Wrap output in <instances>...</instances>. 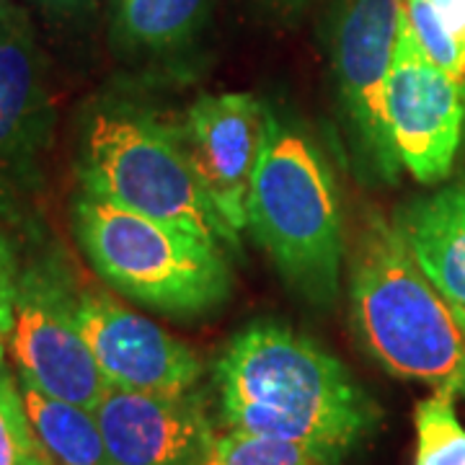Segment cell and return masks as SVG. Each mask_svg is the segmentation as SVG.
Segmentation results:
<instances>
[{
  "instance_id": "obj_16",
  "label": "cell",
  "mask_w": 465,
  "mask_h": 465,
  "mask_svg": "<svg viewBox=\"0 0 465 465\" xmlns=\"http://www.w3.org/2000/svg\"><path fill=\"white\" fill-rule=\"evenodd\" d=\"M414 463L465 465V427L455 411V393L437 388L414 409Z\"/></svg>"
},
{
  "instance_id": "obj_5",
  "label": "cell",
  "mask_w": 465,
  "mask_h": 465,
  "mask_svg": "<svg viewBox=\"0 0 465 465\" xmlns=\"http://www.w3.org/2000/svg\"><path fill=\"white\" fill-rule=\"evenodd\" d=\"M73 228L88 264L109 287L171 318H200L231 298L223 246L81 192Z\"/></svg>"
},
{
  "instance_id": "obj_10",
  "label": "cell",
  "mask_w": 465,
  "mask_h": 465,
  "mask_svg": "<svg viewBox=\"0 0 465 465\" xmlns=\"http://www.w3.org/2000/svg\"><path fill=\"white\" fill-rule=\"evenodd\" d=\"M54 133L45 60L29 16L0 11V210H16L36 189Z\"/></svg>"
},
{
  "instance_id": "obj_13",
  "label": "cell",
  "mask_w": 465,
  "mask_h": 465,
  "mask_svg": "<svg viewBox=\"0 0 465 465\" xmlns=\"http://www.w3.org/2000/svg\"><path fill=\"white\" fill-rule=\"evenodd\" d=\"M393 225L437 292L465 308V173L401 207Z\"/></svg>"
},
{
  "instance_id": "obj_12",
  "label": "cell",
  "mask_w": 465,
  "mask_h": 465,
  "mask_svg": "<svg viewBox=\"0 0 465 465\" xmlns=\"http://www.w3.org/2000/svg\"><path fill=\"white\" fill-rule=\"evenodd\" d=\"M112 465H210L217 434L200 393L109 388L96 406Z\"/></svg>"
},
{
  "instance_id": "obj_6",
  "label": "cell",
  "mask_w": 465,
  "mask_h": 465,
  "mask_svg": "<svg viewBox=\"0 0 465 465\" xmlns=\"http://www.w3.org/2000/svg\"><path fill=\"white\" fill-rule=\"evenodd\" d=\"M8 351L18 381L96 411L109 391L73 313V282L57 264L36 262L16 272Z\"/></svg>"
},
{
  "instance_id": "obj_18",
  "label": "cell",
  "mask_w": 465,
  "mask_h": 465,
  "mask_svg": "<svg viewBox=\"0 0 465 465\" xmlns=\"http://www.w3.org/2000/svg\"><path fill=\"white\" fill-rule=\"evenodd\" d=\"M0 465H50L34 434L16 375L0 372Z\"/></svg>"
},
{
  "instance_id": "obj_9",
  "label": "cell",
  "mask_w": 465,
  "mask_h": 465,
  "mask_svg": "<svg viewBox=\"0 0 465 465\" xmlns=\"http://www.w3.org/2000/svg\"><path fill=\"white\" fill-rule=\"evenodd\" d=\"M73 313L109 388L189 393L202 381L194 349L104 290L73 282Z\"/></svg>"
},
{
  "instance_id": "obj_23",
  "label": "cell",
  "mask_w": 465,
  "mask_h": 465,
  "mask_svg": "<svg viewBox=\"0 0 465 465\" xmlns=\"http://www.w3.org/2000/svg\"><path fill=\"white\" fill-rule=\"evenodd\" d=\"M272 8H277V11H284V14H295L300 11L308 0H266Z\"/></svg>"
},
{
  "instance_id": "obj_20",
  "label": "cell",
  "mask_w": 465,
  "mask_h": 465,
  "mask_svg": "<svg viewBox=\"0 0 465 465\" xmlns=\"http://www.w3.org/2000/svg\"><path fill=\"white\" fill-rule=\"evenodd\" d=\"M16 266L5 249V241L0 235V323L11 326V305H14V287H16Z\"/></svg>"
},
{
  "instance_id": "obj_15",
  "label": "cell",
  "mask_w": 465,
  "mask_h": 465,
  "mask_svg": "<svg viewBox=\"0 0 465 465\" xmlns=\"http://www.w3.org/2000/svg\"><path fill=\"white\" fill-rule=\"evenodd\" d=\"M210 0H114L116 39L140 52H168L200 32Z\"/></svg>"
},
{
  "instance_id": "obj_14",
  "label": "cell",
  "mask_w": 465,
  "mask_h": 465,
  "mask_svg": "<svg viewBox=\"0 0 465 465\" xmlns=\"http://www.w3.org/2000/svg\"><path fill=\"white\" fill-rule=\"evenodd\" d=\"M34 434L50 465H112L96 411L18 381Z\"/></svg>"
},
{
  "instance_id": "obj_7",
  "label": "cell",
  "mask_w": 465,
  "mask_h": 465,
  "mask_svg": "<svg viewBox=\"0 0 465 465\" xmlns=\"http://www.w3.org/2000/svg\"><path fill=\"white\" fill-rule=\"evenodd\" d=\"M403 18V0H339L331 16L333 81L349 143L360 163L382 182H396L403 168L382 109Z\"/></svg>"
},
{
  "instance_id": "obj_4",
  "label": "cell",
  "mask_w": 465,
  "mask_h": 465,
  "mask_svg": "<svg viewBox=\"0 0 465 465\" xmlns=\"http://www.w3.org/2000/svg\"><path fill=\"white\" fill-rule=\"evenodd\" d=\"M81 192L173 225L215 246H238L192 166L183 134L127 104H101L81 127Z\"/></svg>"
},
{
  "instance_id": "obj_17",
  "label": "cell",
  "mask_w": 465,
  "mask_h": 465,
  "mask_svg": "<svg viewBox=\"0 0 465 465\" xmlns=\"http://www.w3.org/2000/svg\"><path fill=\"white\" fill-rule=\"evenodd\" d=\"M403 11L424 54L465 91V32H458L432 0H403Z\"/></svg>"
},
{
  "instance_id": "obj_24",
  "label": "cell",
  "mask_w": 465,
  "mask_h": 465,
  "mask_svg": "<svg viewBox=\"0 0 465 465\" xmlns=\"http://www.w3.org/2000/svg\"><path fill=\"white\" fill-rule=\"evenodd\" d=\"M8 333H11V326L8 323H0V372L5 365V351H8Z\"/></svg>"
},
{
  "instance_id": "obj_11",
  "label": "cell",
  "mask_w": 465,
  "mask_h": 465,
  "mask_svg": "<svg viewBox=\"0 0 465 465\" xmlns=\"http://www.w3.org/2000/svg\"><path fill=\"white\" fill-rule=\"evenodd\" d=\"M266 124L269 109L251 94L200 96L183 122V143L197 179L235 238L249 228V197Z\"/></svg>"
},
{
  "instance_id": "obj_1",
  "label": "cell",
  "mask_w": 465,
  "mask_h": 465,
  "mask_svg": "<svg viewBox=\"0 0 465 465\" xmlns=\"http://www.w3.org/2000/svg\"><path fill=\"white\" fill-rule=\"evenodd\" d=\"M213 375L228 430L295 442L323 465L344 463L381 421L378 403L339 357L277 321L235 333Z\"/></svg>"
},
{
  "instance_id": "obj_21",
  "label": "cell",
  "mask_w": 465,
  "mask_h": 465,
  "mask_svg": "<svg viewBox=\"0 0 465 465\" xmlns=\"http://www.w3.org/2000/svg\"><path fill=\"white\" fill-rule=\"evenodd\" d=\"M432 3L458 32H465V0H432Z\"/></svg>"
},
{
  "instance_id": "obj_25",
  "label": "cell",
  "mask_w": 465,
  "mask_h": 465,
  "mask_svg": "<svg viewBox=\"0 0 465 465\" xmlns=\"http://www.w3.org/2000/svg\"><path fill=\"white\" fill-rule=\"evenodd\" d=\"M450 308H452V313H455L458 323L463 326V331H465V308H460V305H452V302H450Z\"/></svg>"
},
{
  "instance_id": "obj_22",
  "label": "cell",
  "mask_w": 465,
  "mask_h": 465,
  "mask_svg": "<svg viewBox=\"0 0 465 465\" xmlns=\"http://www.w3.org/2000/svg\"><path fill=\"white\" fill-rule=\"evenodd\" d=\"M29 3H36V5H42L47 11H57V14H73V11H84L96 0H29Z\"/></svg>"
},
{
  "instance_id": "obj_3",
  "label": "cell",
  "mask_w": 465,
  "mask_h": 465,
  "mask_svg": "<svg viewBox=\"0 0 465 465\" xmlns=\"http://www.w3.org/2000/svg\"><path fill=\"white\" fill-rule=\"evenodd\" d=\"M249 231L298 295L331 305L347 259L336 176L313 137L272 112L251 186Z\"/></svg>"
},
{
  "instance_id": "obj_26",
  "label": "cell",
  "mask_w": 465,
  "mask_h": 465,
  "mask_svg": "<svg viewBox=\"0 0 465 465\" xmlns=\"http://www.w3.org/2000/svg\"><path fill=\"white\" fill-rule=\"evenodd\" d=\"M8 3H11V0H0V11H3V8H5Z\"/></svg>"
},
{
  "instance_id": "obj_8",
  "label": "cell",
  "mask_w": 465,
  "mask_h": 465,
  "mask_svg": "<svg viewBox=\"0 0 465 465\" xmlns=\"http://www.w3.org/2000/svg\"><path fill=\"white\" fill-rule=\"evenodd\" d=\"M382 109L401 166L421 183L448 179L465 134V91L424 54L406 18Z\"/></svg>"
},
{
  "instance_id": "obj_19",
  "label": "cell",
  "mask_w": 465,
  "mask_h": 465,
  "mask_svg": "<svg viewBox=\"0 0 465 465\" xmlns=\"http://www.w3.org/2000/svg\"><path fill=\"white\" fill-rule=\"evenodd\" d=\"M210 465H323L295 442L264 434L228 430L220 434Z\"/></svg>"
},
{
  "instance_id": "obj_2",
  "label": "cell",
  "mask_w": 465,
  "mask_h": 465,
  "mask_svg": "<svg viewBox=\"0 0 465 465\" xmlns=\"http://www.w3.org/2000/svg\"><path fill=\"white\" fill-rule=\"evenodd\" d=\"M349 316L360 344L385 372L465 396L463 326L399 228L378 213H367L349 256Z\"/></svg>"
}]
</instances>
